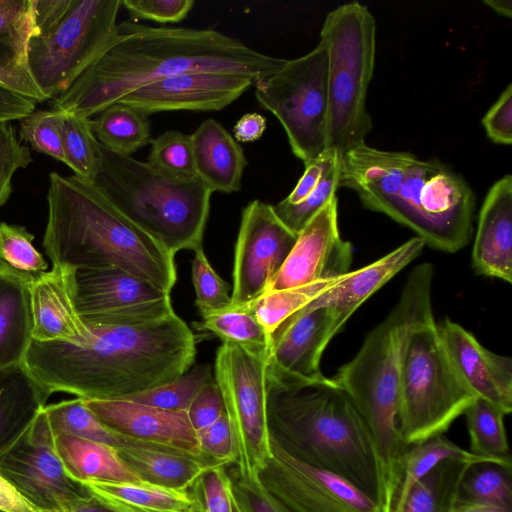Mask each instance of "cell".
I'll use <instances>...</instances> for the list:
<instances>
[{
  "mask_svg": "<svg viewBox=\"0 0 512 512\" xmlns=\"http://www.w3.org/2000/svg\"><path fill=\"white\" fill-rule=\"evenodd\" d=\"M448 359L463 385L506 415L512 411V361L484 348L450 319L438 325Z\"/></svg>",
  "mask_w": 512,
  "mask_h": 512,
  "instance_id": "cell-22",
  "label": "cell"
},
{
  "mask_svg": "<svg viewBox=\"0 0 512 512\" xmlns=\"http://www.w3.org/2000/svg\"><path fill=\"white\" fill-rule=\"evenodd\" d=\"M464 414L470 452L486 459L512 461L503 422L506 414L502 410L481 398H475Z\"/></svg>",
  "mask_w": 512,
  "mask_h": 512,
  "instance_id": "cell-38",
  "label": "cell"
},
{
  "mask_svg": "<svg viewBox=\"0 0 512 512\" xmlns=\"http://www.w3.org/2000/svg\"><path fill=\"white\" fill-rule=\"evenodd\" d=\"M34 274L0 261V369L23 364L32 342Z\"/></svg>",
  "mask_w": 512,
  "mask_h": 512,
  "instance_id": "cell-29",
  "label": "cell"
},
{
  "mask_svg": "<svg viewBox=\"0 0 512 512\" xmlns=\"http://www.w3.org/2000/svg\"><path fill=\"white\" fill-rule=\"evenodd\" d=\"M426 246L413 237L375 262L346 273L341 281L301 310L320 306L333 308L343 324L371 295L417 258Z\"/></svg>",
  "mask_w": 512,
  "mask_h": 512,
  "instance_id": "cell-26",
  "label": "cell"
},
{
  "mask_svg": "<svg viewBox=\"0 0 512 512\" xmlns=\"http://www.w3.org/2000/svg\"><path fill=\"white\" fill-rule=\"evenodd\" d=\"M261 484L291 512H382L380 503L332 472L305 464L270 439Z\"/></svg>",
  "mask_w": 512,
  "mask_h": 512,
  "instance_id": "cell-16",
  "label": "cell"
},
{
  "mask_svg": "<svg viewBox=\"0 0 512 512\" xmlns=\"http://www.w3.org/2000/svg\"><path fill=\"white\" fill-rule=\"evenodd\" d=\"M456 503H485L512 508V461L484 459L467 465Z\"/></svg>",
  "mask_w": 512,
  "mask_h": 512,
  "instance_id": "cell-36",
  "label": "cell"
},
{
  "mask_svg": "<svg viewBox=\"0 0 512 512\" xmlns=\"http://www.w3.org/2000/svg\"><path fill=\"white\" fill-rule=\"evenodd\" d=\"M50 395L24 364L0 369V454L27 431Z\"/></svg>",
  "mask_w": 512,
  "mask_h": 512,
  "instance_id": "cell-30",
  "label": "cell"
},
{
  "mask_svg": "<svg viewBox=\"0 0 512 512\" xmlns=\"http://www.w3.org/2000/svg\"><path fill=\"white\" fill-rule=\"evenodd\" d=\"M344 275L298 287L266 291L257 300L251 302L258 321L271 336L281 323L322 293L336 286Z\"/></svg>",
  "mask_w": 512,
  "mask_h": 512,
  "instance_id": "cell-40",
  "label": "cell"
},
{
  "mask_svg": "<svg viewBox=\"0 0 512 512\" xmlns=\"http://www.w3.org/2000/svg\"><path fill=\"white\" fill-rule=\"evenodd\" d=\"M286 59L260 53L212 29L151 27L133 21L118 24L110 46L51 108L87 118L131 91L186 72H222L256 82L277 72Z\"/></svg>",
  "mask_w": 512,
  "mask_h": 512,
  "instance_id": "cell-2",
  "label": "cell"
},
{
  "mask_svg": "<svg viewBox=\"0 0 512 512\" xmlns=\"http://www.w3.org/2000/svg\"><path fill=\"white\" fill-rule=\"evenodd\" d=\"M413 156L367 144L355 147L339 156V187L354 190L366 208L382 213L399 189Z\"/></svg>",
  "mask_w": 512,
  "mask_h": 512,
  "instance_id": "cell-25",
  "label": "cell"
},
{
  "mask_svg": "<svg viewBox=\"0 0 512 512\" xmlns=\"http://www.w3.org/2000/svg\"><path fill=\"white\" fill-rule=\"evenodd\" d=\"M192 280L196 293V305L202 318L230 307L229 286L212 268L203 248L195 251L192 261Z\"/></svg>",
  "mask_w": 512,
  "mask_h": 512,
  "instance_id": "cell-46",
  "label": "cell"
},
{
  "mask_svg": "<svg viewBox=\"0 0 512 512\" xmlns=\"http://www.w3.org/2000/svg\"><path fill=\"white\" fill-rule=\"evenodd\" d=\"M0 474L42 512H70L92 497L70 478L54 449L44 408L27 431L0 454Z\"/></svg>",
  "mask_w": 512,
  "mask_h": 512,
  "instance_id": "cell-14",
  "label": "cell"
},
{
  "mask_svg": "<svg viewBox=\"0 0 512 512\" xmlns=\"http://www.w3.org/2000/svg\"><path fill=\"white\" fill-rule=\"evenodd\" d=\"M61 112L55 109H34L20 120L19 140L40 153L64 162L60 131Z\"/></svg>",
  "mask_w": 512,
  "mask_h": 512,
  "instance_id": "cell-44",
  "label": "cell"
},
{
  "mask_svg": "<svg viewBox=\"0 0 512 512\" xmlns=\"http://www.w3.org/2000/svg\"><path fill=\"white\" fill-rule=\"evenodd\" d=\"M198 330H207L218 336L222 342H231L243 348L268 356L271 336L258 321L251 303L229 307L221 312L202 318L194 323Z\"/></svg>",
  "mask_w": 512,
  "mask_h": 512,
  "instance_id": "cell-37",
  "label": "cell"
},
{
  "mask_svg": "<svg viewBox=\"0 0 512 512\" xmlns=\"http://www.w3.org/2000/svg\"><path fill=\"white\" fill-rule=\"evenodd\" d=\"M93 183L123 217L171 254L202 248L213 192L197 176L169 175L100 144Z\"/></svg>",
  "mask_w": 512,
  "mask_h": 512,
  "instance_id": "cell-6",
  "label": "cell"
},
{
  "mask_svg": "<svg viewBox=\"0 0 512 512\" xmlns=\"http://www.w3.org/2000/svg\"><path fill=\"white\" fill-rule=\"evenodd\" d=\"M34 32V0H0V86L39 103L46 98L31 75L27 59Z\"/></svg>",
  "mask_w": 512,
  "mask_h": 512,
  "instance_id": "cell-27",
  "label": "cell"
},
{
  "mask_svg": "<svg viewBox=\"0 0 512 512\" xmlns=\"http://www.w3.org/2000/svg\"><path fill=\"white\" fill-rule=\"evenodd\" d=\"M487 136L497 144L512 143V85L509 84L482 118Z\"/></svg>",
  "mask_w": 512,
  "mask_h": 512,
  "instance_id": "cell-53",
  "label": "cell"
},
{
  "mask_svg": "<svg viewBox=\"0 0 512 512\" xmlns=\"http://www.w3.org/2000/svg\"><path fill=\"white\" fill-rule=\"evenodd\" d=\"M230 479L231 496L242 512H291L258 478L245 479L236 475Z\"/></svg>",
  "mask_w": 512,
  "mask_h": 512,
  "instance_id": "cell-49",
  "label": "cell"
},
{
  "mask_svg": "<svg viewBox=\"0 0 512 512\" xmlns=\"http://www.w3.org/2000/svg\"><path fill=\"white\" fill-rule=\"evenodd\" d=\"M54 449L67 475L76 482H142L112 446L54 433Z\"/></svg>",
  "mask_w": 512,
  "mask_h": 512,
  "instance_id": "cell-32",
  "label": "cell"
},
{
  "mask_svg": "<svg viewBox=\"0 0 512 512\" xmlns=\"http://www.w3.org/2000/svg\"><path fill=\"white\" fill-rule=\"evenodd\" d=\"M83 400L106 427L121 436L172 452L204 456L184 411L163 410L124 399Z\"/></svg>",
  "mask_w": 512,
  "mask_h": 512,
  "instance_id": "cell-21",
  "label": "cell"
},
{
  "mask_svg": "<svg viewBox=\"0 0 512 512\" xmlns=\"http://www.w3.org/2000/svg\"><path fill=\"white\" fill-rule=\"evenodd\" d=\"M190 137L196 176L212 192H238L247 164L241 145L211 118L202 122Z\"/></svg>",
  "mask_w": 512,
  "mask_h": 512,
  "instance_id": "cell-28",
  "label": "cell"
},
{
  "mask_svg": "<svg viewBox=\"0 0 512 512\" xmlns=\"http://www.w3.org/2000/svg\"><path fill=\"white\" fill-rule=\"evenodd\" d=\"M231 505H232V512H242L237 502L233 499L231 496Z\"/></svg>",
  "mask_w": 512,
  "mask_h": 512,
  "instance_id": "cell-61",
  "label": "cell"
},
{
  "mask_svg": "<svg viewBox=\"0 0 512 512\" xmlns=\"http://www.w3.org/2000/svg\"><path fill=\"white\" fill-rule=\"evenodd\" d=\"M200 512H203V510H202V511H200Z\"/></svg>",
  "mask_w": 512,
  "mask_h": 512,
  "instance_id": "cell-62",
  "label": "cell"
},
{
  "mask_svg": "<svg viewBox=\"0 0 512 512\" xmlns=\"http://www.w3.org/2000/svg\"><path fill=\"white\" fill-rule=\"evenodd\" d=\"M70 512H113L93 496L79 503Z\"/></svg>",
  "mask_w": 512,
  "mask_h": 512,
  "instance_id": "cell-59",
  "label": "cell"
},
{
  "mask_svg": "<svg viewBox=\"0 0 512 512\" xmlns=\"http://www.w3.org/2000/svg\"><path fill=\"white\" fill-rule=\"evenodd\" d=\"M90 494L113 512H200L191 490L168 489L146 482H86Z\"/></svg>",
  "mask_w": 512,
  "mask_h": 512,
  "instance_id": "cell-33",
  "label": "cell"
},
{
  "mask_svg": "<svg viewBox=\"0 0 512 512\" xmlns=\"http://www.w3.org/2000/svg\"><path fill=\"white\" fill-rule=\"evenodd\" d=\"M32 161L30 148L17 138L13 125L0 122V207L11 195L14 173L27 168Z\"/></svg>",
  "mask_w": 512,
  "mask_h": 512,
  "instance_id": "cell-47",
  "label": "cell"
},
{
  "mask_svg": "<svg viewBox=\"0 0 512 512\" xmlns=\"http://www.w3.org/2000/svg\"><path fill=\"white\" fill-rule=\"evenodd\" d=\"M121 6V0H34L27 59L46 100L66 91L110 46Z\"/></svg>",
  "mask_w": 512,
  "mask_h": 512,
  "instance_id": "cell-7",
  "label": "cell"
},
{
  "mask_svg": "<svg viewBox=\"0 0 512 512\" xmlns=\"http://www.w3.org/2000/svg\"><path fill=\"white\" fill-rule=\"evenodd\" d=\"M43 247L53 266L117 267L171 292L174 256L123 217L93 182L49 175Z\"/></svg>",
  "mask_w": 512,
  "mask_h": 512,
  "instance_id": "cell-4",
  "label": "cell"
},
{
  "mask_svg": "<svg viewBox=\"0 0 512 512\" xmlns=\"http://www.w3.org/2000/svg\"><path fill=\"white\" fill-rule=\"evenodd\" d=\"M150 143L147 162L151 166L176 177H196L190 135L169 130Z\"/></svg>",
  "mask_w": 512,
  "mask_h": 512,
  "instance_id": "cell-42",
  "label": "cell"
},
{
  "mask_svg": "<svg viewBox=\"0 0 512 512\" xmlns=\"http://www.w3.org/2000/svg\"><path fill=\"white\" fill-rule=\"evenodd\" d=\"M339 187V159L324 175L315 190L302 202L290 205L280 201L273 206L277 216L293 232H299L334 197Z\"/></svg>",
  "mask_w": 512,
  "mask_h": 512,
  "instance_id": "cell-45",
  "label": "cell"
},
{
  "mask_svg": "<svg viewBox=\"0 0 512 512\" xmlns=\"http://www.w3.org/2000/svg\"><path fill=\"white\" fill-rule=\"evenodd\" d=\"M269 437L293 458L339 475L383 502L380 463L370 430L332 378L302 380L266 371Z\"/></svg>",
  "mask_w": 512,
  "mask_h": 512,
  "instance_id": "cell-3",
  "label": "cell"
},
{
  "mask_svg": "<svg viewBox=\"0 0 512 512\" xmlns=\"http://www.w3.org/2000/svg\"><path fill=\"white\" fill-rule=\"evenodd\" d=\"M249 76L222 72H186L137 88L117 102L148 116L162 111H218L255 84Z\"/></svg>",
  "mask_w": 512,
  "mask_h": 512,
  "instance_id": "cell-19",
  "label": "cell"
},
{
  "mask_svg": "<svg viewBox=\"0 0 512 512\" xmlns=\"http://www.w3.org/2000/svg\"><path fill=\"white\" fill-rule=\"evenodd\" d=\"M453 512H512V508L485 503H456Z\"/></svg>",
  "mask_w": 512,
  "mask_h": 512,
  "instance_id": "cell-58",
  "label": "cell"
},
{
  "mask_svg": "<svg viewBox=\"0 0 512 512\" xmlns=\"http://www.w3.org/2000/svg\"><path fill=\"white\" fill-rule=\"evenodd\" d=\"M131 18L178 23L191 11L193 0H121Z\"/></svg>",
  "mask_w": 512,
  "mask_h": 512,
  "instance_id": "cell-50",
  "label": "cell"
},
{
  "mask_svg": "<svg viewBox=\"0 0 512 512\" xmlns=\"http://www.w3.org/2000/svg\"><path fill=\"white\" fill-rule=\"evenodd\" d=\"M44 411L55 434L65 433L106 444L116 449L133 447L168 451L148 443L126 438L110 430L79 397L46 405Z\"/></svg>",
  "mask_w": 512,
  "mask_h": 512,
  "instance_id": "cell-35",
  "label": "cell"
},
{
  "mask_svg": "<svg viewBox=\"0 0 512 512\" xmlns=\"http://www.w3.org/2000/svg\"><path fill=\"white\" fill-rule=\"evenodd\" d=\"M484 3L497 14L506 18H511L512 7L510 0H485Z\"/></svg>",
  "mask_w": 512,
  "mask_h": 512,
  "instance_id": "cell-60",
  "label": "cell"
},
{
  "mask_svg": "<svg viewBox=\"0 0 512 512\" xmlns=\"http://www.w3.org/2000/svg\"><path fill=\"white\" fill-rule=\"evenodd\" d=\"M433 273L430 263L411 271L398 303L332 378L351 398L373 438L382 478V512L409 446L398 424L403 352L413 328L433 318Z\"/></svg>",
  "mask_w": 512,
  "mask_h": 512,
  "instance_id": "cell-5",
  "label": "cell"
},
{
  "mask_svg": "<svg viewBox=\"0 0 512 512\" xmlns=\"http://www.w3.org/2000/svg\"><path fill=\"white\" fill-rule=\"evenodd\" d=\"M90 124L98 142L120 155L131 156L150 142L148 115L120 102L90 118Z\"/></svg>",
  "mask_w": 512,
  "mask_h": 512,
  "instance_id": "cell-34",
  "label": "cell"
},
{
  "mask_svg": "<svg viewBox=\"0 0 512 512\" xmlns=\"http://www.w3.org/2000/svg\"><path fill=\"white\" fill-rule=\"evenodd\" d=\"M268 356L222 342L214 373L225 406L236 451L237 475L258 478L271 456L266 415Z\"/></svg>",
  "mask_w": 512,
  "mask_h": 512,
  "instance_id": "cell-12",
  "label": "cell"
},
{
  "mask_svg": "<svg viewBox=\"0 0 512 512\" xmlns=\"http://www.w3.org/2000/svg\"><path fill=\"white\" fill-rule=\"evenodd\" d=\"M475 196L465 179L437 160L415 155L382 213L446 253L465 247L473 233Z\"/></svg>",
  "mask_w": 512,
  "mask_h": 512,
  "instance_id": "cell-10",
  "label": "cell"
},
{
  "mask_svg": "<svg viewBox=\"0 0 512 512\" xmlns=\"http://www.w3.org/2000/svg\"><path fill=\"white\" fill-rule=\"evenodd\" d=\"M328 53L327 149L339 156L366 144L372 128L366 109L376 52V24L357 1L330 11L320 33Z\"/></svg>",
  "mask_w": 512,
  "mask_h": 512,
  "instance_id": "cell-8",
  "label": "cell"
},
{
  "mask_svg": "<svg viewBox=\"0 0 512 512\" xmlns=\"http://www.w3.org/2000/svg\"><path fill=\"white\" fill-rule=\"evenodd\" d=\"M297 238L298 234L277 216L273 205L253 200L242 210L230 307L247 305L266 292Z\"/></svg>",
  "mask_w": 512,
  "mask_h": 512,
  "instance_id": "cell-17",
  "label": "cell"
},
{
  "mask_svg": "<svg viewBox=\"0 0 512 512\" xmlns=\"http://www.w3.org/2000/svg\"><path fill=\"white\" fill-rule=\"evenodd\" d=\"M34 235L26 227L0 223V261L22 272L36 274L46 271L48 265L34 247Z\"/></svg>",
  "mask_w": 512,
  "mask_h": 512,
  "instance_id": "cell-43",
  "label": "cell"
},
{
  "mask_svg": "<svg viewBox=\"0 0 512 512\" xmlns=\"http://www.w3.org/2000/svg\"><path fill=\"white\" fill-rule=\"evenodd\" d=\"M353 250L338 229L337 196L299 232L297 241L266 291H277L349 272Z\"/></svg>",
  "mask_w": 512,
  "mask_h": 512,
  "instance_id": "cell-18",
  "label": "cell"
},
{
  "mask_svg": "<svg viewBox=\"0 0 512 512\" xmlns=\"http://www.w3.org/2000/svg\"><path fill=\"white\" fill-rule=\"evenodd\" d=\"M338 153L327 149L322 155L305 165V170L294 189L282 201L296 205L305 200L318 186L324 175L337 163Z\"/></svg>",
  "mask_w": 512,
  "mask_h": 512,
  "instance_id": "cell-54",
  "label": "cell"
},
{
  "mask_svg": "<svg viewBox=\"0 0 512 512\" xmlns=\"http://www.w3.org/2000/svg\"><path fill=\"white\" fill-rule=\"evenodd\" d=\"M84 345L32 340L23 364L51 394L122 399L169 383L194 363L196 339L176 314L138 325L85 322Z\"/></svg>",
  "mask_w": 512,
  "mask_h": 512,
  "instance_id": "cell-1",
  "label": "cell"
},
{
  "mask_svg": "<svg viewBox=\"0 0 512 512\" xmlns=\"http://www.w3.org/2000/svg\"><path fill=\"white\" fill-rule=\"evenodd\" d=\"M60 131L64 163L77 177L93 182L99 169L100 143L92 131L90 118L61 112Z\"/></svg>",
  "mask_w": 512,
  "mask_h": 512,
  "instance_id": "cell-39",
  "label": "cell"
},
{
  "mask_svg": "<svg viewBox=\"0 0 512 512\" xmlns=\"http://www.w3.org/2000/svg\"><path fill=\"white\" fill-rule=\"evenodd\" d=\"M36 104L35 100L0 86V122L21 120L36 109Z\"/></svg>",
  "mask_w": 512,
  "mask_h": 512,
  "instance_id": "cell-55",
  "label": "cell"
},
{
  "mask_svg": "<svg viewBox=\"0 0 512 512\" xmlns=\"http://www.w3.org/2000/svg\"><path fill=\"white\" fill-rule=\"evenodd\" d=\"M484 459L443 434L409 445L384 512H453L467 465Z\"/></svg>",
  "mask_w": 512,
  "mask_h": 512,
  "instance_id": "cell-13",
  "label": "cell"
},
{
  "mask_svg": "<svg viewBox=\"0 0 512 512\" xmlns=\"http://www.w3.org/2000/svg\"><path fill=\"white\" fill-rule=\"evenodd\" d=\"M226 467L218 466L208 470L190 489L203 512H232L231 479Z\"/></svg>",
  "mask_w": 512,
  "mask_h": 512,
  "instance_id": "cell-48",
  "label": "cell"
},
{
  "mask_svg": "<svg viewBox=\"0 0 512 512\" xmlns=\"http://www.w3.org/2000/svg\"><path fill=\"white\" fill-rule=\"evenodd\" d=\"M213 379L209 365H195L169 383L122 399L163 410L187 412L200 389Z\"/></svg>",
  "mask_w": 512,
  "mask_h": 512,
  "instance_id": "cell-41",
  "label": "cell"
},
{
  "mask_svg": "<svg viewBox=\"0 0 512 512\" xmlns=\"http://www.w3.org/2000/svg\"><path fill=\"white\" fill-rule=\"evenodd\" d=\"M0 512H42L0 474Z\"/></svg>",
  "mask_w": 512,
  "mask_h": 512,
  "instance_id": "cell-56",
  "label": "cell"
},
{
  "mask_svg": "<svg viewBox=\"0 0 512 512\" xmlns=\"http://www.w3.org/2000/svg\"><path fill=\"white\" fill-rule=\"evenodd\" d=\"M75 270L53 266L34 274L31 288L32 339L84 345L91 330L75 304Z\"/></svg>",
  "mask_w": 512,
  "mask_h": 512,
  "instance_id": "cell-23",
  "label": "cell"
},
{
  "mask_svg": "<svg viewBox=\"0 0 512 512\" xmlns=\"http://www.w3.org/2000/svg\"><path fill=\"white\" fill-rule=\"evenodd\" d=\"M475 398L456 375L434 317L414 327L403 352L398 401L406 443L443 434Z\"/></svg>",
  "mask_w": 512,
  "mask_h": 512,
  "instance_id": "cell-9",
  "label": "cell"
},
{
  "mask_svg": "<svg viewBox=\"0 0 512 512\" xmlns=\"http://www.w3.org/2000/svg\"><path fill=\"white\" fill-rule=\"evenodd\" d=\"M266 129V119L259 113L243 115L233 128L238 142H253L258 140Z\"/></svg>",
  "mask_w": 512,
  "mask_h": 512,
  "instance_id": "cell-57",
  "label": "cell"
},
{
  "mask_svg": "<svg viewBox=\"0 0 512 512\" xmlns=\"http://www.w3.org/2000/svg\"><path fill=\"white\" fill-rule=\"evenodd\" d=\"M186 413L195 432L210 426L226 413L223 398L215 379L200 389Z\"/></svg>",
  "mask_w": 512,
  "mask_h": 512,
  "instance_id": "cell-52",
  "label": "cell"
},
{
  "mask_svg": "<svg viewBox=\"0 0 512 512\" xmlns=\"http://www.w3.org/2000/svg\"><path fill=\"white\" fill-rule=\"evenodd\" d=\"M117 450L142 482L174 490L188 491L208 470L227 466L205 456L185 453L133 447Z\"/></svg>",
  "mask_w": 512,
  "mask_h": 512,
  "instance_id": "cell-31",
  "label": "cell"
},
{
  "mask_svg": "<svg viewBox=\"0 0 512 512\" xmlns=\"http://www.w3.org/2000/svg\"><path fill=\"white\" fill-rule=\"evenodd\" d=\"M327 80V47L320 40L312 51L286 60L254 84L259 105L279 120L293 154L304 165L327 150Z\"/></svg>",
  "mask_w": 512,
  "mask_h": 512,
  "instance_id": "cell-11",
  "label": "cell"
},
{
  "mask_svg": "<svg viewBox=\"0 0 512 512\" xmlns=\"http://www.w3.org/2000/svg\"><path fill=\"white\" fill-rule=\"evenodd\" d=\"M202 455L225 463L235 464L236 451L227 414H223L210 426L196 432Z\"/></svg>",
  "mask_w": 512,
  "mask_h": 512,
  "instance_id": "cell-51",
  "label": "cell"
},
{
  "mask_svg": "<svg viewBox=\"0 0 512 512\" xmlns=\"http://www.w3.org/2000/svg\"><path fill=\"white\" fill-rule=\"evenodd\" d=\"M75 304L85 322L138 325L175 314L170 293L117 267L75 270Z\"/></svg>",
  "mask_w": 512,
  "mask_h": 512,
  "instance_id": "cell-15",
  "label": "cell"
},
{
  "mask_svg": "<svg viewBox=\"0 0 512 512\" xmlns=\"http://www.w3.org/2000/svg\"><path fill=\"white\" fill-rule=\"evenodd\" d=\"M343 325L337 312L329 306L299 310L271 335L267 369L302 380L323 379L320 369L323 351Z\"/></svg>",
  "mask_w": 512,
  "mask_h": 512,
  "instance_id": "cell-20",
  "label": "cell"
},
{
  "mask_svg": "<svg viewBox=\"0 0 512 512\" xmlns=\"http://www.w3.org/2000/svg\"><path fill=\"white\" fill-rule=\"evenodd\" d=\"M472 264L478 274L512 282V176L509 174L491 186L483 201Z\"/></svg>",
  "mask_w": 512,
  "mask_h": 512,
  "instance_id": "cell-24",
  "label": "cell"
}]
</instances>
